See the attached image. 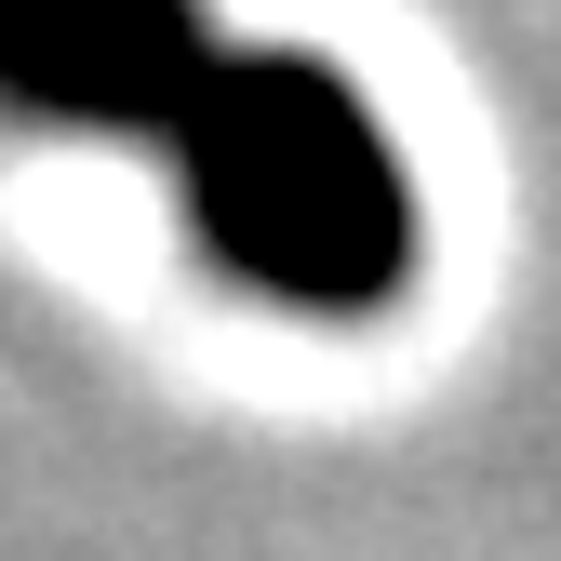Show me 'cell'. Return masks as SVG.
<instances>
[{
    "label": "cell",
    "mask_w": 561,
    "mask_h": 561,
    "mask_svg": "<svg viewBox=\"0 0 561 561\" xmlns=\"http://www.w3.org/2000/svg\"><path fill=\"white\" fill-rule=\"evenodd\" d=\"M215 41V0H0V121L148 148Z\"/></svg>",
    "instance_id": "obj_2"
},
{
    "label": "cell",
    "mask_w": 561,
    "mask_h": 561,
    "mask_svg": "<svg viewBox=\"0 0 561 561\" xmlns=\"http://www.w3.org/2000/svg\"><path fill=\"white\" fill-rule=\"evenodd\" d=\"M174 174V228L228 295L280 321H388L414 295V174L388 148V121L362 107L334 54L308 41H215L174 121L148 134Z\"/></svg>",
    "instance_id": "obj_1"
}]
</instances>
